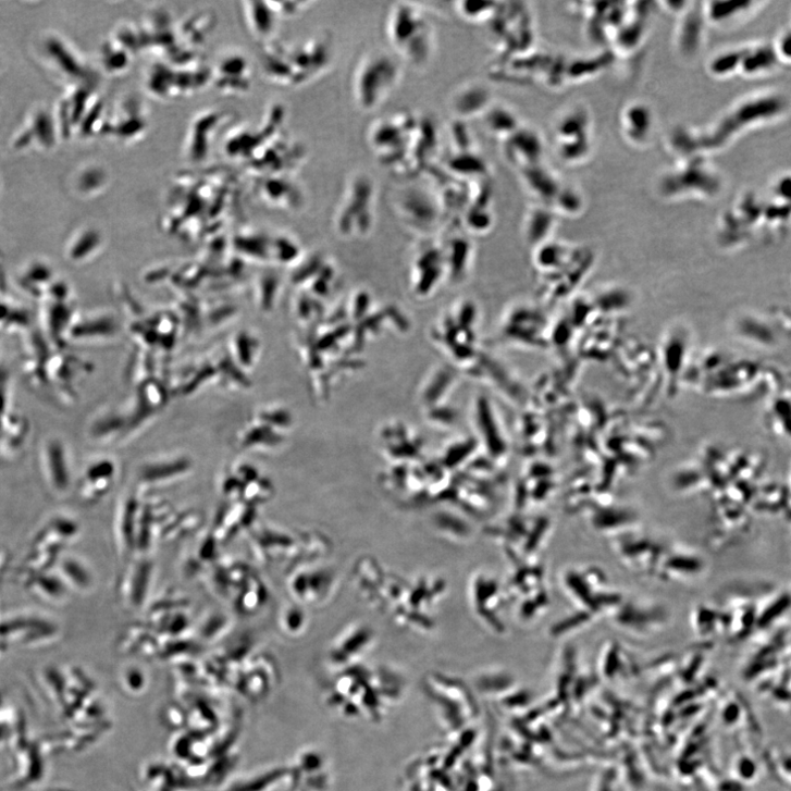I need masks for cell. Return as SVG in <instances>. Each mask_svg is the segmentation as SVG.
<instances>
[{
	"mask_svg": "<svg viewBox=\"0 0 791 791\" xmlns=\"http://www.w3.org/2000/svg\"><path fill=\"white\" fill-rule=\"evenodd\" d=\"M791 112V97L779 88L750 91L736 100L701 136L704 151L726 149L743 137L784 121Z\"/></svg>",
	"mask_w": 791,
	"mask_h": 791,
	"instance_id": "cell-1",
	"label": "cell"
},
{
	"mask_svg": "<svg viewBox=\"0 0 791 791\" xmlns=\"http://www.w3.org/2000/svg\"><path fill=\"white\" fill-rule=\"evenodd\" d=\"M386 35L401 63L417 69L431 63L436 50L435 30L427 12L417 4H395L386 20Z\"/></svg>",
	"mask_w": 791,
	"mask_h": 791,
	"instance_id": "cell-2",
	"label": "cell"
},
{
	"mask_svg": "<svg viewBox=\"0 0 791 791\" xmlns=\"http://www.w3.org/2000/svg\"><path fill=\"white\" fill-rule=\"evenodd\" d=\"M403 78L401 61L394 54L375 50L358 63L353 77V95L363 112H374L385 104Z\"/></svg>",
	"mask_w": 791,
	"mask_h": 791,
	"instance_id": "cell-3",
	"label": "cell"
},
{
	"mask_svg": "<svg viewBox=\"0 0 791 791\" xmlns=\"http://www.w3.org/2000/svg\"><path fill=\"white\" fill-rule=\"evenodd\" d=\"M378 201L374 178L363 172L354 174L336 207L334 218L338 231L346 235L368 233L375 220Z\"/></svg>",
	"mask_w": 791,
	"mask_h": 791,
	"instance_id": "cell-4",
	"label": "cell"
},
{
	"mask_svg": "<svg viewBox=\"0 0 791 791\" xmlns=\"http://www.w3.org/2000/svg\"><path fill=\"white\" fill-rule=\"evenodd\" d=\"M768 3L756 0H730L707 4L705 18L715 26L733 28L747 23L759 14Z\"/></svg>",
	"mask_w": 791,
	"mask_h": 791,
	"instance_id": "cell-5",
	"label": "cell"
},
{
	"mask_svg": "<svg viewBox=\"0 0 791 791\" xmlns=\"http://www.w3.org/2000/svg\"><path fill=\"white\" fill-rule=\"evenodd\" d=\"M780 63L771 41L759 40L743 45L739 77L762 79L776 73Z\"/></svg>",
	"mask_w": 791,
	"mask_h": 791,
	"instance_id": "cell-6",
	"label": "cell"
},
{
	"mask_svg": "<svg viewBox=\"0 0 791 791\" xmlns=\"http://www.w3.org/2000/svg\"><path fill=\"white\" fill-rule=\"evenodd\" d=\"M489 102L487 91L475 83L460 86L450 98V110L459 120H469L484 114Z\"/></svg>",
	"mask_w": 791,
	"mask_h": 791,
	"instance_id": "cell-7",
	"label": "cell"
},
{
	"mask_svg": "<svg viewBox=\"0 0 791 791\" xmlns=\"http://www.w3.org/2000/svg\"><path fill=\"white\" fill-rule=\"evenodd\" d=\"M743 45L729 48L714 57L708 65L710 74L717 78L739 76Z\"/></svg>",
	"mask_w": 791,
	"mask_h": 791,
	"instance_id": "cell-8",
	"label": "cell"
},
{
	"mask_svg": "<svg viewBox=\"0 0 791 791\" xmlns=\"http://www.w3.org/2000/svg\"><path fill=\"white\" fill-rule=\"evenodd\" d=\"M458 14L468 22L481 23L490 18L494 14L493 3L481 2H461L457 3Z\"/></svg>",
	"mask_w": 791,
	"mask_h": 791,
	"instance_id": "cell-9",
	"label": "cell"
},
{
	"mask_svg": "<svg viewBox=\"0 0 791 791\" xmlns=\"http://www.w3.org/2000/svg\"><path fill=\"white\" fill-rule=\"evenodd\" d=\"M771 44L780 65H791V26L780 30Z\"/></svg>",
	"mask_w": 791,
	"mask_h": 791,
	"instance_id": "cell-10",
	"label": "cell"
},
{
	"mask_svg": "<svg viewBox=\"0 0 791 791\" xmlns=\"http://www.w3.org/2000/svg\"><path fill=\"white\" fill-rule=\"evenodd\" d=\"M186 468H184V464L182 465H169L166 468H152L147 472V478L149 480H163L169 478V474H174L177 471H184Z\"/></svg>",
	"mask_w": 791,
	"mask_h": 791,
	"instance_id": "cell-11",
	"label": "cell"
},
{
	"mask_svg": "<svg viewBox=\"0 0 791 791\" xmlns=\"http://www.w3.org/2000/svg\"><path fill=\"white\" fill-rule=\"evenodd\" d=\"M741 775L747 779L752 778L755 773V765L751 759H743L740 763Z\"/></svg>",
	"mask_w": 791,
	"mask_h": 791,
	"instance_id": "cell-12",
	"label": "cell"
}]
</instances>
